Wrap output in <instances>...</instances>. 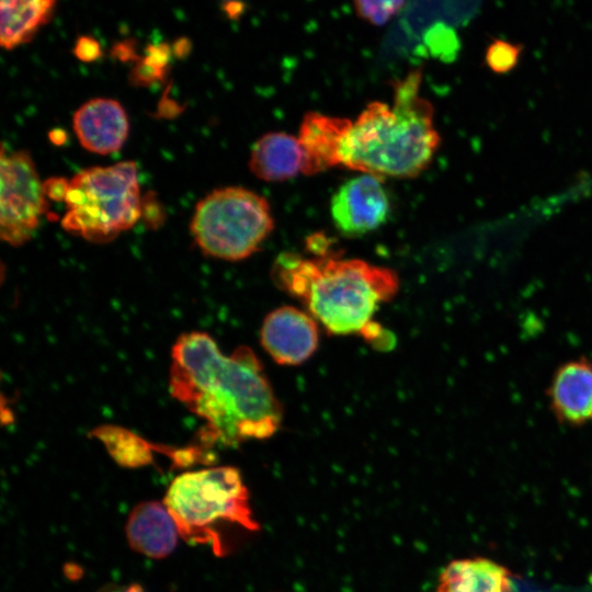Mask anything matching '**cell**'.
Here are the masks:
<instances>
[{"label": "cell", "mask_w": 592, "mask_h": 592, "mask_svg": "<svg viewBox=\"0 0 592 592\" xmlns=\"http://www.w3.org/2000/svg\"><path fill=\"white\" fill-rule=\"evenodd\" d=\"M72 127L84 149L103 156L119 150L129 132L126 111L118 101L109 98L83 103L72 116Z\"/></svg>", "instance_id": "obj_10"}, {"label": "cell", "mask_w": 592, "mask_h": 592, "mask_svg": "<svg viewBox=\"0 0 592 592\" xmlns=\"http://www.w3.org/2000/svg\"><path fill=\"white\" fill-rule=\"evenodd\" d=\"M513 574L483 558L453 560L441 572L436 592H511Z\"/></svg>", "instance_id": "obj_15"}, {"label": "cell", "mask_w": 592, "mask_h": 592, "mask_svg": "<svg viewBox=\"0 0 592 592\" xmlns=\"http://www.w3.org/2000/svg\"><path fill=\"white\" fill-rule=\"evenodd\" d=\"M113 459L124 467H140L151 464L152 452L170 455L172 448L153 445L139 435L117 425H102L92 431Z\"/></svg>", "instance_id": "obj_17"}, {"label": "cell", "mask_w": 592, "mask_h": 592, "mask_svg": "<svg viewBox=\"0 0 592 592\" xmlns=\"http://www.w3.org/2000/svg\"><path fill=\"white\" fill-rule=\"evenodd\" d=\"M226 1H232V0H226Z\"/></svg>", "instance_id": "obj_25"}, {"label": "cell", "mask_w": 592, "mask_h": 592, "mask_svg": "<svg viewBox=\"0 0 592 592\" xmlns=\"http://www.w3.org/2000/svg\"><path fill=\"white\" fill-rule=\"evenodd\" d=\"M130 547L151 558L169 556L180 536L178 526L164 503L148 501L136 505L126 523Z\"/></svg>", "instance_id": "obj_13"}, {"label": "cell", "mask_w": 592, "mask_h": 592, "mask_svg": "<svg viewBox=\"0 0 592 592\" xmlns=\"http://www.w3.org/2000/svg\"><path fill=\"white\" fill-rule=\"evenodd\" d=\"M357 15L373 25H384L405 5L406 0H353Z\"/></svg>", "instance_id": "obj_20"}, {"label": "cell", "mask_w": 592, "mask_h": 592, "mask_svg": "<svg viewBox=\"0 0 592 592\" xmlns=\"http://www.w3.org/2000/svg\"><path fill=\"white\" fill-rule=\"evenodd\" d=\"M260 339L277 364L298 365L315 353L319 331L311 315L293 306H283L264 318Z\"/></svg>", "instance_id": "obj_9"}, {"label": "cell", "mask_w": 592, "mask_h": 592, "mask_svg": "<svg viewBox=\"0 0 592 592\" xmlns=\"http://www.w3.org/2000/svg\"><path fill=\"white\" fill-rule=\"evenodd\" d=\"M380 179L363 173L345 181L332 195L331 217L341 234L362 236L386 221L390 205Z\"/></svg>", "instance_id": "obj_8"}, {"label": "cell", "mask_w": 592, "mask_h": 592, "mask_svg": "<svg viewBox=\"0 0 592 592\" xmlns=\"http://www.w3.org/2000/svg\"><path fill=\"white\" fill-rule=\"evenodd\" d=\"M523 46L494 39L486 50V64L496 73H506L519 62Z\"/></svg>", "instance_id": "obj_19"}, {"label": "cell", "mask_w": 592, "mask_h": 592, "mask_svg": "<svg viewBox=\"0 0 592 592\" xmlns=\"http://www.w3.org/2000/svg\"><path fill=\"white\" fill-rule=\"evenodd\" d=\"M61 227L83 239L109 242L140 218L137 166L121 161L81 170L69 180Z\"/></svg>", "instance_id": "obj_5"}, {"label": "cell", "mask_w": 592, "mask_h": 592, "mask_svg": "<svg viewBox=\"0 0 592 592\" xmlns=\"http://www.w3.org/2000/svg\"><path fill=\"white\" fill-rule=\"evenodd\" d=\"M163 503L182 538L192 544H210L218 555L223 547L214 531L216 523L231 522L250 531L259 530L247 487L235 467H209L177 476Z\"/></svg>", "instance_id": "obj_4"}, {"label": "cell", "mask_w": 592, "mask_h": 592, "mask_svg": "<svg viewBox=\"0 0 592 592\" xmlns=\"http://www.w3.org/2000/svg\"><path fill=\"white\" fill-rule=\"evenodd\" d=\"M49 137L52 139L53 143L56 144V139L59 138L60 139V143L62 144L64 143V139L66 138V135L64 134L62 130L60 129H55V130H52L50 134H49Z\"/></svg>", "instance_id": "obj_24"}, {"label": "cell", "mask_w": 592, "mask_h": 592, "mask_svg": "<svg viewBox=\"0 0 592 592\" xmlns=\"http://www.w3.org/2000/svg\"><path fill=\"white\" fill-rule=\"evenodd\" d=\"M548 398L559 423L592 424V361L578 357L561 364L553 375Z\"/></svg>", "instance_id": "obj_11"}, {"label": "cell", "mask_w": 592, "mask_h": 592, "mask_svg": "<svg viewBox=\"0 0 592 592\" xmlns=\"http://www.w3.org/2000/svg\"><path fill=\"white\" fill-rule=\"evenodd\" d=\"M171 360L170 394L205 421L202 447H235L278 430L281 403L250 348L226 355L209 334L192 331L177 339Z\"/></svg>", "instance_id": "obj_1"}, {"label": "cell", "mask_w": 592, "mask_h": 592, "mask_svg": "<svg viewBox=\"0 0 592 592\" xmlns=\"http://www.w3.org/2000/svg\"><path fill=\"white\" fill-rule=\"evenodd\" d=\"M56 0H0V44L7 50L31 42L50 20Z\"/></svg>", "instance_id": "obj_16"}, {"label": "cell", "mask_w": 592, "mask_h": 592, "mask_svg": "<svg viewBox=\"0 0 592 592\" xmlns=\"http://www.w3.org/2000/svg\"><path fill=\"white\" fill-rule=\"evenodd\" d=\"M101 53L99 42L91 36H80L73 47L75 56L84 62L98 59Z\"/></svg>", "instance_id": "obj_21"}, {"label": "cell", "mask_w": 592, "mask_h": 592, "mask_svg": "<svg viewBox=\"0 0 592 592\" xmlns=\"http://www.w3.org/2000/svg\"><path fill=\"white\" fill-rule=\"evenodd\" d=\"M420 69L396 80L394 104L374 101L352 122L340 163L379 178H414L431 163L441 137L432 104L419 93Z\"/></svg>", "instance_id": "obj_2"}, {"label": "cell", "mask_w": 592, "mask_h": 592, "mask_svg": "<svg viewBox=\"0 0 592 592\" xmlns=\"http://www.w3.org/2000/svg\"><path fill=\"white\" fill-rule=\"evenodd\" d=\"M0 236L13 247L31 240L48 208L44 185L26 150H1Z\"/></svg>", "instance_id": "obj_7"}, {"label": "cell", "mask_w": 592, "mask_h": 592, "mask_svg": "<svg viewBox=\"0 0 592 592\" xmlns=\"http://www.w3.org/2000/svg\"><path fill=\"white\" fill-rule=\"evenodd\" d=\"M352 121L317 112L305 115L298 139L305 153L303 173L310 175L340 163V150Z\"/></svg>", "instance_id": "obj_12"}, {"label": "cell", "mask_w": 592, "mask_h": 592, "mask_svg": "<svg viewBox=\"0 0 592 592\" xmlns=\"http://www.w3.org/2000/svg\"><path fill=\"white\" fill-rule=\"evenodd\" d=\"M100 592H145L139 584H129L127 587H109Z\"/></svg>", "instance_id": "obj_23"}, {"label": "cell", "mask_w": 592, "mask_h": 592, "mask_svg": "<svg viewBox=\"0 0 592 592\" xmlns=\"http://www.w3.org/2000/svg\"><path fill=\"white\" fill-rule=\"evenodd\" d=\"M43 185L47 198L60 202L66 197L69 180L65 178H49L43 182Z\"/></svg>", "instance_id": "obj_22"}, {"label": "cell", "mask_w": 592, "mask_h": 592, "mask_svg": "<svg viewBox=\"0 0 592 592\" xmlns=\"http://www.w3.org/2000/svg\"><path fill=\"white\" fill-rule=\"evenodd\" d=\"M273 227L269 202L240 186L208 193L196 204L190 224L201 251L226 261H240L253 254Z\"/></svg>", "instance_id": "obj_6"}, {"label": "cell", "mask_w": 592, "mask_h": 592, "mask_svg": "<svg viewBox=\"0 0 592 592\" xmlns=\"http://www.w3.org/2000/svg\"><path fill=\"white\" fill-rule=\"evenodd\" d=\"M305 153L298 137L272 132L261 136L253 145L250 171L267 182H282L303 173Z\"/></svg>", "instance_id": "obj_14"}, {"label": "cell", "mask_w": 592, "mask_h": 592, "mask_svg": "<svg viewBox=\"0 0 592 592\" xmlns=\"http://www.w3.org/2000/svg\"><path fill=\"white\" fill-rule=\"evenodd\" d=\"M272 277L332 334H363L380 304L399 288L397 274L388 267L328 254L307 259L282 253Z\"/></svg>", "instance_id": "obj_3"}, {"label": "cell", "mask_w": 592, "mask_h": 592, "mask_svg": "<svg viewBox=\"0 0 592 592\" xmlns=\"http://www.w3.org/2000/svg\"><path fill=\"white\" fill-rule=\"evenodd\" d=\"M170 57L168 45L149 46L146 56L132 72L135 83L144 84L160 80L166 75V67Z\"/></svg>", "instance_id": "obj_18"}]
</instances>
